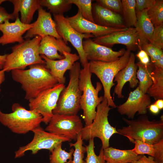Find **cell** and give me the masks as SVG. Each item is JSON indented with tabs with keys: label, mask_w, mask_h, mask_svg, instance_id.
<instances>
[{
	"label": "cell",
	"mask_w": 163,
	"mask_h": 163,
	"mask_svg": "<svg viewBox=\"0 0 163 163\" xmlns=\"http://www.w3.org/2000/svg\"><path fill=\"white\" fill-rule=\"evenodd\" d=\"M151 102L149 95L143 93L138 86L130 92L124 103L117 107V110L120 114L125 115L128 119L132 120L137 112L138 115L146 114L147 109Z\"/></svg>",
	"instance_id": "13"
},
{
	"label": "cell",
	"mask_w": 163,
	"mask_h": 163,
	"mask_svg": "<svg viewBox=\"0 0 163 163\" xmlns=\"http://www.w3.org/2000/svg\"><path fill=\"white\" fill-rule=\"evenodd\" d=\"M92 74L88 62L81 69L79 78V87L82 92L80 104L86 126L92 122L96 116L97 106L103 99V96L98 97V93L102 89V84L97 82L95 88L91 82Z\"/></svg>",
	"instance_id": "4"
},
{
	"label": "cell",
	"mask_w": 163,
	"mask_h": 163,
	"mask_svg": "<svg viewBox=\"0 0 163 163\" xmlns=\"http://www.w3.org/2000/svg\"><path fill=\"white\" fill-rule=\"evenodd\" d=\"M35 22L30 24L23 23L18 18L14 22H10L7 20L0 24V31L2 33L0 37V44L2 45L18 42L21 43L24 41L22 36L33 27Z\"/></svg>",
	"instance_id": "18"
},
{
	"label": "cell",
	"mask_w": 163,
	"mask_h": 163,
	"mask_svg": "<svg viewBox=\"0 0 163 163\" xmlns=\"http://www.w3.org/2000/svg\"><path fill=\"white\" fill-rule=\"evenodd\" d=\"M158 108L161 110L163 108V99H158L156 100V101L154 103Z\"/></svg>",
	"instance_id": "46"
},
{
	"label": "cell",
	"mask_w": 163,
	"mask_h": 163,
	"mask_svg": "<svg viewBox=\"0 0 163 163\" xmlns=\"http://www.w3.org/2000/svg\"><path fill=\"white\" fill-rule=\"evenodd\" d=\"M32 132L34 133L33 139L26 145L20 147L15 152V158L24 156L25 152L29 151H30L33 155L36 154L42 149L48 150L51 152L59 144L64 142H70L72 140L68 137L46 132L40 126Z\"/></svg>",
	"instance_id": "9"
},
{
	"label": "cell",
	"mask_w": 163,
	"mask_h": 163,
	"mask_svg": "<svg viewBox=\"0 0 163 163\" xmlns=\"http://www.w3.org/2000/svg\"><path fill=\"white\" fill-rule=\"evenodd\" d=\"M131 53L127 49L123 55L113 61L89 62L90 72L95 74L101 81L104 90L103 97L107 100L108 105L112 108L116 107L110 93L111 88L115 85L114 79L117 73L127 65Z\"/></svg>",
	"instance_id": "6"
},
{
	"label": "cell",
	"mask_w": 163,
	"mask_h": 163,
	"mask_svg": "<svg viewBox=\"0 0 163 163\" xmlns=\"http://www.w3.org/2000/svg\"><path fill=\"white\" fill-rule=\"evenodd\" d=\"M66 18L71 26L77 32L82 34H91L94 37L105 36L128 28L106 27L99 25L84 19L78 10L75 15Z\"/></svg>",
	"instance_id": "17"
},
{
	"label": "cell",
	"mask_w": 163,
	"mask_h": 163,
	"mask_svg": "<svg viewBox=\"0 0 163 163\" xmlns=\"http://www.w3.org/2000/svg\"><path fill=\"white\" fill-rule=\"evenodd\" d=\"M29 67L28 69L11 71L13 79L21 85L25 92V98L28 101L58 83L45 64H36Z\"/></svg>",
	"instance_id": "1"
},
{
	"label": "cell",
	"mask_w": 163,
	"mask_h": 163,
	"mask_svg": "<svg viewBox=\"0 0 163 163\" xmlns=\"http://www.w3.org/2000/svg\"><path fill=\"white\" fill-rule=\"evenodd\" d=\"M42 38L36 36L13 46L12 52L7 54L2 70L5 72H9L14 69L24 70L27 66L35 64H45L39 53Z\"/></svg>",
	"instance_id": "3"
},
{
	"label": "cell",
	"mask_w": 163,
	"mask_h": 163,
	"mask_svg": "<svg viewBox=\"0 0 163 163\" xmlns=\"http://www.w3.org/2000/svg\"><path fill=\"white\" fill-rule=\"evenodd\" d=\"M63 55V59L57 60L49 59L43 55H40V56L44 59L46 67L58 83L64 84L66 81L64 76L65 73L71 69L74 63L79 59V57L76 53L65 51Z\"/></svg>",
	"instance_id": "19"
},
{
	"label": "cell",
	"mask_w": 163,
	"mask_h": 163,
	"mask_svg": "<svg viewBox=\"0 0 163 163\" xmlns=\"http://www.w3.org/2000/svg\"><path fill=\"white\" fill-rule=\"evenodd\" d=\"M147 9L136 14L137 21L135 27L138 35L139 49L144 44L149 43L154 27L149 18Z\"/></svg>",
	"instance_id": "24"
},
{
	"label": "cell",
	"mask_w": 163,
	"mask_h": 163,
	"mask_svg": "<svg viewBox=\"0 0 163 163\" xmlns=\"http://www.w3.org/2000/svg\"><path fill=\"white\" fill-rule=\"evenodd\" d=\"M15 19V17L12 13H8L3 7L0 6V24L7 20H14Z\"/></svg>",
	"instance_id": "41"
},
{
	"label": "cell",
	"mask_w": 163,
	"mask_h": 163,
	"mask_svg": "<svg viewBox=\"0 0 163 163\" xmlns=\"http://www.w3.org/2000/svg\"><path fill=\"white\" fill-rule=\"evenodd\" d=\"M154 145V160L157 163H163V139Z\"/></svg>",
	"instance_id": "40"
},
{
	"label": "cell",
	"mask_w": 163,
	"mask_h": 163,
	"mask_svg": "<svg viewBox=\"0 0 163 163\" xmlns=\"http://www.w3.org/2000/svg\"><path fill=\"white\" fill-rule=\"evenodd\" d=\"M41 7H46L53 15H62L70 10L72 4L69 0H40Z\"/></svg>",
	"instance_id": "29"
},
{
	"label": "cell",
	"mask_w": 163,
	"mask_h": 163,
	"mask_svg": "<svg viewBox=\"0 0 163 163\" xmlns=\"http://www.w3.org/2000/svg\"><path fill=\"white\" fill-rule=\"evenodd\" d=\"M136 56L140 60V62L144 65H147L150 61L149 56L147 53L142 50H140V51L136 54Z\"/></svg>",
	"instance_id": "42"
},
{
	"label": "cell",
	"mask_w": 163,
	"mask_h": 163,
	"mask_svg": "<svg viewBox=\"0 0 163 163\" xmlns=\"http://www.w3.org/2000/svg\"><path fill=\"white\" fill-rule=\"evenodd\" d=\"M96 2L103 7L122 16V9L121 0H97Z\"/></svg>",
	"instance_id": "37"
},
{
	"label": "cell",
	"mask_w": 163,
	"mask_h": 163,
	"mask_svg": "<svg viewBox=\"0 0 163 163\" xmlns=\"http://www.w3.org/2000/svg\"><path fill=\"white\" fill-rule=\"evenodd\" d=\"M148 16L154 27L163 24V0H155L147 11Z\"/></svg>",
	"instance_id": "30"
},
{
	"label": "cell",
	"mask_w": 163,
	"mask_h": 163,
	"mask_svg": "<svg viewBox=\"0 0 163 163\" xmlns=\"http://www.w3.org/2000/svg\"><path fill=\"white\" fill-rule=\"evenodd\" d=\"M5 75V72L2 69L0 70V77Z\"/></svg>",
	"instance_id": "48"
},
{
	"label": "cell",
	"mask_w": 163,
	"mask_h": 163,
	"mask_svg": "<svg viewBox=\"0 0 163 163\" xmlns=\"http://www.w3.org/2000/svg\"><path fill=\"white\" fill-rule=\"evenodd\" d=\"M105 163H110V162H109L106 161Z\"/></svg>",
	"instance_id": "49"
},
{
	"label": "cell",
	"mask_w": 163,
	"mask_h": 163,
	"mask_svg": "<svg viewBox=\"0 0 163 163\" xmlns=\"http://www.w3.org/2000/svg\"><path fill=\"white\" fill-rule=\"evenodd\" d=\"M7 54L0 55V69H2L5 63Z\"/></svg>",
	"instance_id": "45"
},
{
	"label": "cell",
	"mask_w": 163,
	"mask_h": 163,
	"mask_svg": "<svg viewBox=\"0 0 163 163\" xmlns=\"http://www.w3.org/2000/svg\"><path fill=\"white\" fill-rule=\"evenodd\" d=\"M152 84L147 93L156 100L163 98V69L154 65L152 72Z\"/></svg>",
	"instance_id": "27"
},
{
	"label": "cell",
	"mask_w": 163,
	"mask_h": 163,
	"mask_svg": "<svg viewBox=\"0 0 163 163\" xmlns=\"http://www.w3.org/2000/svg\"><path fill=\"white\" fill-rule=\"evenodd\" d=\"M5 80V75H3L0 77V87L1 84L4 82ZM1 90L0 88V92Z\"/></svg>",
	"instance_id": "47"
},
{
	"label": "cell",
	"mask_w": 163,
	"mask_h": 163,
	"mask_svg": "<svg viewBox=\"0 0 163 163\" xmlns=\"http://www.w3.org/2000/svg\"><path fill=\"white\" fill-rule=\"evenodd\" d=\"M65 87L64 84L58 83L42 91L28 101L29 110L40 114L43 117V122L48 124L53 115L52 111L56 105L60 93Z\"/></svg>",
	"instance_id": "10"
},
{
	"label": "cell",
	"mask_w": 163,
	"mask_h": 163,
	"mask_svg": "<svg viewBox=\"0 0 163 163\" xmlns=\"http://www.w3.org/2000/svg\"><path fill=\"white\" fill-rule=\"evenodd\" d=\"M127 126L117 129L119 134L134 143L139 140L151 144H155L163 139V116L159 120H149L148 116L142 115L136 119L129 120L122 118Z\"/></svg>",
	"instance_id": "2"
},
{
	"label": "cell",
	"mask_w": 163,
	"mask_h": 163,
	"mask_svg": "<svg viewBox=\"0 0 163 163\" xmlns=\"http://www.w3.org/2000/svg\"><path fill=\"white\" fill-rule=\"evenodd\" d=\"M122 17L127 28L135 27L137 18L135 10L136 0H122Z\"/></svg>",
	"instance_id": "28"
},
{
	"label": "cell",
	"mask_w": 163,
	"mask_h": 163,
	"mask_svg": "<svg viewBox=\"0 0 163 163\" xmlns=\"http://www.w3.org/2000/svg\"><path fill=\"white\" fill-rule=\"evenodd\" d=\"M155 0H136L135 10L136 14L142 11L150 8Z\"/></svg>",
	"instance_id": "39"
},
{
	"label": "cell",
	"mask_w": 163,
	"mask_h": 163,
	"mask_svg": "<svg viewBox=\"0 0 163 163\" xmlns=\"http://www.w3.org/2000/svg\"><path fill=\"white\" fill-rule=\"evenodd\" d=\"M38 16L34 26L27 31L24 38L26 40L39 36L42 38L50 36L56 39L62 38L58 34L56 24L50 12L40 7L38 10Z\"/></svg>",
	"instance_id": "16"
},
{
	"label": "cell",
	"mask_w": 163,
	"mask_h": 163,
	"mask_svg": "<svg viewBox=\"0 0 163 163\" xmlns=\"http://www.w3.org/2000/svg\"><path fill=\"white\" fill-rule=\"evenodd\" d=\"M76 141L74 143H69L70 147H74L75 149L73 154V160H69L66 163H86L83 158L86 152V148L83 145V140L80 133L78 135Z\"/></svg>",
	"instance_id": "32"
},
{
	"label": "cell",
	"mask_w": 163,
	"mask_h": 163,
	"mask_svg": "<svg viewBox=\"0 0 163 163\" xmlns=\"http://www.w3.org/2000/svg\"><path fill=\"white\" fill-rule=\"evenodd\" d=\"M149 108L150 111L154 114H158L160 111V109L154 104H150Z\"/></svg>",
	"instance_id": "44"
},
{
	"label": "cell",
	"mask_w": 163,
	"mask_h": 163,
	"mask_svg": "<svg viewBox=\"0 0 163 163\" xmlns=\"http://www.w3.org/2000/svg\"><path fill=\"white\" fill-rule=\"evenodd\" d=\"M134 144L135 147L132 150L136 155L147 154L153 157L155 152L154 144H149L139 140H135Z\"/></svg>",
	"instance_id": "35"
},
{
	"label": "cell",
	"mask_w": 163,
	"mask_h": 163,
	"mask_svg": "<svg viewBox=\"0 0 163 163\" xmlns=\"http://www.w3.org/2000/svg\"><path fill=\"white\" fill-rule=\"evenodd\" d=\"M135 55L131 53L127 65L117 73L114 79L113 82H116L117 83L114 88V94L117 95L118 98L124 97L122 91L126 82H129L130 87L132 88L136 87L139 83L136 77L138 66L135 63Z\"/></svg>",
	"instance_id": "20"
},
{
	"label": "cell",
	"mask_w": 163,
	"mask_h": 163,
	"mask_svg": "<svg viewBox=\"0 0 163 163\" xmlns=\"http://www.w3.org/2000/svg\"><path fill=\"white\" fill-rule=\"evenodd\" d=\"M81 70L80 63L75 62L69 70L68 84L60 93L52 111L53 114L76 115L80 110V101L82 93L79 87Z\"/></svg>",
	"instance_id": "5"
},
{
	"label": "cell",
	"mask_w": 163,
	"mask_h": 163,
	"mask_svg": "<svg viewBox=\"0 0 163 163\" xmlns=\"http://www.w3.org/2000/svg\"><path fill=\"white\" fill-rule=\"evenodd\" d=\"M72 4L78 8L82 17L85 19L94 23L92 13L91 0H69Z\"/></svg>",
	"instance_id": "33"
},
{
	"label": "cell",
	"mask_w": 163,
	"mask_h": 163,
	"mask_svg": "<svg viewBox=\"0 0 163 163\" xmlns=\"http://www.w3.org/2000/svg\"><path fill=\"white\" fill-rule=\"evenodd\" d=\"M141 49L147 53L150 57V62L153 64L163 56L162 50L156 47L149 43L143 45L140 49Z\"/></svg>",
	"instance_id": "36"
},
{
	"label": "cell",
	"mask_w": 163,
	"mask_h": 163,
	"mask_svg": "<svg viewBox=\"0 0 163 163\" xmlns=\"http://www.w3.org/2000/svg\"><path fill=\"white\" fill-rule=\"evenodd\" d=\"M136 64V77L139 83L138 87L143 93L146 94L152 84L151 74L154 65L150 62L147 65H143L140 62Z\"/></svg>",
	"instance_id": "26"
},
{
	"label": "cell",
	"mask_w": 163,
	"mask_h": 163,
	"mask_svg": "<svg viewBox=\"0 0 163 163\" xmlns=\"http://www.w3.org/2000/svg\"><path fill=\"white\" fill-rule=\"evenodd\" d=\"M62 143L56 147L50 155V163H66L67 160L72 159V155L74 151L73 148L68 152L62 148Z\"/></svg>",
	"instance_id": "31"
},
{
	"label": "cell",
	"mask_w": 163,
	"mask_h": 163,
	"mask_svg": "<svg viewBox=\"0 0 163 163\" xmlns=\"http://www.w3.org/2000/svg\"><path fill=\"white\" fill-rule=\"evenodd\" d=\"M133 163H157L154 160L153 157L149 156L148 157L142 155L138 160L134 161Z\"/></svg>",
	"instance_id": "43"
},
{
	"label": "cell",
	"mask_w": 163,
	"mask_h": 163,
	"mask_svg": "<svg viewBox=\"0 0 163 163\" xmlns=\"http://www.w3.org/2000/svg\"><path fill=\"white\" fill-rule=\"evenodd\" d=\"M112 108L108 105L107 100L103 97L97 106L96 116L92 122L85 125L80 133L83 140L89 141L97 137L101 141L104 149L109 147L110 138L114 134H119L116 128L112 126L108 121V113Z\"/></svg>",
	"instance_id": "8"
},
{
	"label": "cell",
	"mask_w": 163,
	"mask_h": 163,
	"mask_svg": "<svg viewBox=\"0 0 163 163\" xmlns=\"http://www.w3.org/2000/svg\"></svg>",
	"instance_id": "50"
},
{
	"label": "cell",
	"mask_w": 163,
	"mask_h": 163,
	"mask_svg": "<svg viewBox=\"0 0 163 163\" xmlns=\"http://www.w3.org/2000/svg\"><path fill=\"white\" fill-rule=\"evenodd\" d=\"M92 40L96 43L110 48L115 44H121L125 46L130 51L139 49L138 35L135 27L95 37Z\"/></svg>",
	"instance_id": "14"
},
{
	"label": "cell",
	"mask_w": 163,
	"mask_h": 163,
	"mask_svg": "<svg viewBox=\"0 0 163 163\" xmlns=\"http://www.w3.org/2000/svg\"><path fill=\"white\" fill-rule=\"evenodd\" d=\"M14 5L12 13L15 19L21 13L20 21L23 23L30 24L35 12L41 7L40 0H10Z\"/></svg>",
	"instance_id": "23"
},
{
	"label": "cell",
	"mask_w": 163,
	"mask_h": 163,
	"mask_svg": "<svg viewBox=\"0 0 163 163\" xmlns=\"http://www.w3.org/2000/svg\"><path fill=\"white\" fill-rule=\"evenodd\" d=\"M12 112L2 113L0 109V122L13 133L25 134L40 126L42 116L34 111L28 110L18 103L12 106Z\"/></svg>",
	"instance_id": "7"
},
{
	"label": "cell",
	"mask_w": 163,
	"mask_h": 163,
	"mask_svg": "<svg viewBox=\"0 0 163 163\" xmlns=\"http://www.w3.org/2000/svg\"><path fill=\"white\" fill-rule=\"evenodd\" d=\"M83 46L86 59L90 61H115L123 55L126 50L122 48L118 51H114L111 48L95 43L90 38L85 39L83 41Z\"/></svg>",
	"instance_id": "15"
},
{
	"label": "cell",
	"mask_w": 163,
	"mask_h": 163,
	"mask_svg": "<svg viewBox=\"0 0 163 163\" xmlns=\"http://www.w3.org/2000/svg\"><path fill=\"white\" fill-rule=\"evenodd\" d=\"M149 43L162 50L163 48V24L154 27Z\"/></svg>",
	"instance_id": "38"
},
{
	"label": "cell",
	"mask_w": 163,
	"mask_h": 163,
	"mask_svg": "<svg viewBox=\"0 0 163 163\" xmlns=\"http://www.w3.org/2000/svg\"><path fill=\"white\" fill-rule=\"evenodd\" d=\"M86 156L85 159L86 163H105L104 158V149L101 147L98 155H96L94 150V139L89 140L88 145H85Z\"/></svg>",
	"instance_id": "34"
},
{
	"label": "cell",
	"mask_w": 163,
	"mask_h": 163,
	"mask_svg": "<svg viewBox=\"0 0 163 163\" xmlns=\"http://www.w3.org/2000/svg\"><path fill=\"white\" fill-rule=\"evenodd\" d=\"M57 32L66 44L71 43L78 54L80 62L83 67L89 62L83 48V39L94 37L91 34H82L76 31L70 25L63 15H53Z\"/></svg>",
	"instance_id": "11"
},
{
	"label": "cell",
	"mask_w": 163,
	"mask_h": 163,
	"mask_svg": "<svg viewBox=\"0 0 163 163\" xmlns=\"http://www.w3.org/2000/svg\"><path fill=\"white\" fill-rule=\"evenodd\" d=\"M92 13L94 23L106 27L127 28L121 15L103 7L96 2L92 3Z\"/></svg>",
	"instance_id": "22"
},
{
	"label": "cell",
	"mask_w": 163,
	"mask_h": 163,
	"mask_svg": "<svg viewBox=\"0 0 163 163\" xmlns=\"http://www.w3.org/2000/svg\"><path fill=\"white\" fill-rule=\"evenodd\" d=\"M45 131L76 141L83 128L82 120L77 115L53 114Z\"/></svg>",
	"instance_id": "12"
},
{
	"label": "cell",
	"mask_w": 163,
	"mask_h": 163,
	"mask_svg": "<svg viewBox=\"0 0 163 163\" xmlns=\"http://www.w3.org/2000/svg\"><path fill=\"white\" fill-rule=\"evenodd\" d=\"M142 155H137L132 149L122 150L111 147L104 149V158L107 162L111 163H132Z\"/></svg>",
	"instance_id": "25"
},
{
	"label": "cell",
	"mask_w": 163,
	"mask_h": 163,
	"mask_svg": "<svg viewBox=\"0 0 163 163\" xmlns=\"http://www.w3.org/2000/svg\"><path fill=\"white\" fill-rule=\"evenodd\" d=\"M71 53V48L65 43L62 38L56 39L51 36L42 38L39 47V53L52 60L61 59L64 58L63 52Z\"/></svg>",
	"instance_id": "21"
}]
</instances>
